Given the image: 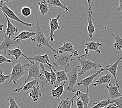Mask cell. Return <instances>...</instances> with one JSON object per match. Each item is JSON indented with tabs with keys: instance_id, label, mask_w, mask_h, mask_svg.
Here are the masks:
<instances>
[{
	"instance_id": "cell-8",
	"label": "cell",
	"mask_w": 122,
	"mask_h": 108,
	"mask_svg": "<svg viewBox=\"0 0 122 108\" xmlns=\"http://www.w3.org/2000/svg\"><path fill=\"white\" fill-rule=\"evenodd\" d=\"M5 38L3 41L0 42V52H5L7 50H11L19 48V44L20 41L15 40L14 38H10L4 33Z\"/></svg>"
},
{
	"instance_id": "cell-11",
	"label": "cell",
	"mask_w": 122,
	"mask_h": 108,
	"mask_svg": "<svg viewBox=\"0 0 122 108\" xmlns=\"http://www.w3.org/2000/svg\"><path fill=\"white\" fill-rule=\"evenodd\" d=\"M23 56L25 58L28 60H31L32 61L38 62L40 63V64H46L47 65V66H50V67L53 68L52 65L50 63V57H49L48 54H45L43 55H38L33 57H28L23 54Z\"/></svg>"
},
{
	"instance_id": "cell-22",
	"label": "cell",
	"mask_w": 122,
	"mask_h": 108,
	"mask_svg": "<svg viewBox=\"0 0 122 108\" xmlns=\"http://www.w3.org/2000/svg\"><path fill=\"white\" fill-rule=\"evenodd\" d=\"M76 95L81 100L84 104V108H88V104L90 101V98L89 96V91H87L86 93H84L81 91L77 90Z\"/></svg>"
},
{
	"instance_id": "cell-16",
	"label": "cell",
	"mask_w": 122,
	"mask_h": 108,
	"mask_svg": "<svg viewBox=\"0 0 122 108\" xmlns=\"http://www.w3.org/2000/svg\"><path fill=\"white\" fill-rule=\"evenodd\" d=\"M107 88L112 100L116 99L122 96V94L118 90L120 86H117L115 84L112 85L111 83H110L107 86Z\"/></svg>"
},
{
	"instance_id": "cell-26",
	"label": "cell",
	"mask_w": 122,
	"mask_h": 108,
	"mask_svg": "<svg viewBox=\"0 0 122 108\" xmlns=\"http://www.w3.org/2000/svg\"><path fill=\"white\" fill-rule=\"evenodd\" d=\"M76 96H77L75 94L71 99L70 98H67L62 100L60 102L57 108H71L72 107V102H73L74 98Z\"/></svg>"
},
{
	"instance_id": "cell-31",
	"label": "cell",
	"mask_w": 122,
	"mask_h": 108,
	"mask_svg": "<svg viewBox=\"0 0 122 108\" xmlns=\"http://www.w3.org/2000/svg\"><path fill=\"white\" fill-rule=\"evenodd\" d=\"M40 68L41 69V70L42 71L43 73L44 79H45L46 83V84L48 83H50L51 80V72H49L48 71L46 70L45 66H44V65L40 64Z\"/></svg>"
},
{
	"instance_id": "cell-39",
	"label": "cell",
	"mask_w": 122,
	"mask_h": 108,
	"mask_svg": "<svg viewBox=\"0 0 122 108\" xmlns=\"http://www.w3.org/2000/svg\"><path fill=\"white\" fill-rule=\"evenodd\" d=\"M120 3V5L117 8V12H122V0H118V1Z\"/></svg>"
},
{
	"instance_id": "cell-17",
	"label": "cell",
	"mask_w": 122,
	"mask_h": 108,
	"mask_svg": "<svg viewBox=\"0 0 122 108\" xmlns=\"http://www.w3.org/2000/svg\"><path fill=\"white\" fill-rule=\"evenodd\" d=\"M4 15L6 17L7 22L6 30V31H4V32L6 34L7 37H9L10 38H14V37L16 33L19 31V29L17 27H15L14 25L11 23L9 17L6 15L4 14Z\"/></svg>"
},
{
	"instance_id": "cell-25",
	"label": "cell",
	"mask_w": 122,
	"mask_h": 108,
	"mask_svg": "<svg viewBox=\"0 0 122 108\" xmlns=\"http://www.w3.org/2000/svg\"><path fill=\"white\" fill-rule=\"evenodd\" d=\"M4 53L5 54L8 55V56H13L15 57V59L16 60L19 59V58L20 57V56H23V55L21 49L19 48H16L11 50H7V51L4 52Z\"/></svg>"
},
{
	"instance_id": "cell-28",
	"label": "cell",
	"mask_w": 122,
	"mask_h": 108,
	"mask_svg": "<svg viewBox=\"0 0 122 108\" xmlns=\"http://www.w3.org/2000/svg\"><path fill=\"white\" fill-rule=\"evenodd\" d=\"M38 4L39 5V10L41 15L46 16L48 13L49 10V4L46 1H45V0L41 1L38 2Z\"/></svg>"
},
{
	"instance_id": "cell-14",
	"label": "cell",
	"mask_w": 122,
	"mask_h": 108,
	"mask_svg": "<svg viewBox=\"0 0 122 108\" xmlns=\"http://www.w3.org/2000/svg\"><path fill=\"white\" fill-rule=\"evenodd\" d=\"M85 45L86 46V48L85 49V55H88L89 51H92L95 52L96 53L98 54H101V51L99 49V47L102 46L103 45L100 43H99V41H90L86 43Z\"/></svg>"
},
{
	"instance_id": "cell-4",
	"label": "cell",
	"mask_w": 122,
	"mask_h": 108,
	"mask_svg": "<svg viewBox=\"0 0 122 108\" xmlns=\"http://www.w3.org/2000/svg\"><path fill=\"white\" fill-rule=\"evenodd\" d=\"M28 72L25 64H23L19 61L13 66L12 72L10 73V79L9 83L13 82L14 85H16L18 80L24 76Z\"/></svg>"
},
{
	"instance_id": "cell-2",
	"label": "cell",
	"mask_w": 122,
	"mask_h": 108,
	"mask_svg": "<svg viewBox=\"0 0 122 108\" xmlns=\"http://www.w3.org/2000/svg\"><path fill=\"white\" fill-rule=\"evenodd\" d=\"M78 60L80 63V66L81 70L78 73V75L81 76L86 73L88 71H90L92 69H97L98 68H102V65L101 63L94 62L90 60L88 58V56L86 55H82L78 57Z\"/></svg>"
},
{
	"instance_id": "cell-30",
	"label": "cell",
	"mask_w": 122,
	"mask_h": 108,
	"mask_svg": "<svg viewBox=\"0 0 122 108\" xmlns=\"http://www.w3.org/2000/svg\"><path fill=\"white\" fill-rule=\"evenodd\" d=\"M95 106L91 108H104L109 106V104H111V99H106L98 102H94Z\"/></svg>"
},
{
	"instance_id": "cell-6",
	"label": "cell",
	"mask_w": 122,
	"mask_h": 108,
	"mask_svg": "<svg viewBox=\"0 0 122 108\" xmlns=\"http://www.w3.org/2000/svg\"><path fill=\"white\" fill-rule=\"evenodd\" d=\"M9 1H0V9H1L2 13L3 14L6 15L9 18L12 19L13 20H14L18 22V23L22 24L24 26H27L28 27H32V24L30 23H28L24 22V21L21 20L16 15L15 13L13 12L12 10L10 9V8L7 6L5 3L10 2Z\"/></svg>"
},
{
	"instance_id": "cell-20",
	"label": "cell",
	"mask_w": 122,
	"mask_h": 108,
	"mask_svg": "<svg viewBox=\"0 0 122 108\" xmlns=\"http://www.w3.org/2000/svg\"><path fill=\"white\" fill-rule=\"evenodd\" d=\"M39 80H32V81L29 82L27 83L26 84H24L23 86H22L21 87H19L18 88H16V89L14 90V91L15 93H18L20 92L21 90H23L24 91H27L28 90H29V89H32V88L34 87L36 85L39 84Z\"/></svg>"
},
{
	"instance_id": "cell-21",
	"label": "cell",
	"mask_w": 122,
	"mask_h": 108,
	"mask_svg": "<svg viewBox=\"0 0 122 108\" xmlns=\"http://www.w3.org/2000/svg\"><path fill=\"white\" fill-rule=\"evenodd\" d=\"M112 79V74H107L103 75L100 76L99 79L93 83V86L96 87L98 85H101L109 83L110 84L111 81Z\"/></svg>"
},
{
	"instance_id": "cell-10",
	"label": "cell",
	"mask_w": 122,
	"mask_h": 108,
	"mask_svg": "<svg viewBox=\"0 0 122 108\" xmlns=\"http://www.w3.org/2000/svg\"><path fill=\"white\" fill-rule=\"evenodd\" d=\"M61 15H62V14L60 13L56 18H49L50 28V32L49 34V38H50L51 42L54 41L55 31L58 29H61V28L59 23V20Z\"/></svg>"
},
{
	"instance_id": "cell-32",
	"label": "cell",
	"mask_w": 122,
	"mask_h": 108,
	"mask_svg": "<svg viewBox=\"0 0 122 108\" xmlns=\"http://www.w3.org/2000/svg\"><path fill=\"white\" fill-rule=\"evenodd\" d=\"M46 68L50 69V70L51 71V80L50 83H51L52 85L55 86V84H56V73H55V71H54L53 68L50 67V66H46Z\"/></svg>"
},
{
	"instance_id": "cell-38",
	"label": "cell",
	"mask_w": 122,
	"mask_h": 108,
	"mask_svg": "<svg viewBox=\"0 0 122 108\" xmlns=\"http://www.w3.org/2000/svg\"><path fill=\"white\" fill-rule=\"evenodd\" d=\"M76 105L78 108H84V104L81 100L78 97L76 99Z\"/></svg>"
},
{
	"instance_id": "cell-12",
	"label": "cell",
	"mask_w": 122,
	"mask_h": 108,
	"mask_svg": "<svg viewBox=\"0 0 122 108\" xmlns=\"http://www.w3.org/2000/svg\"><path fill=\"white\" fill-rule=\"evenodd\" d=\"M121 60H122V56H121L115 63H113L112 65L106 66L104 68H102L100 69L102 71V72L104 71H109L110 73H111L112 75H113L114 77L115 81V85L117 86H119L117 79V71L119 63H120Z\"/></svg>"
},
{
	"instance_id": "cell-1",
	"label": "cell",
	"mask_w": 122,
	"mask_h": 108,
	"mask_svg": "<svg viewBox=\"0 0 122 108\" xmlns=\"http://www.w3.org/2000/svg\"><path fill=\"white\" fill-rule=\"evenodd\" d=\"M41 19V17L37 21V25H36V35L34 38H31V40L36 44V46L38 48H40L42 47H47L55 52V54H58L59 53L58 51L53 48L50 44V38L49 37H46L44 33L41 28L39 23V21Z\"/></svg>"
},
{
	"instance_id": "cell-18",
	"label": "cell",
	"mask_w": 122,
	"mask_h": 108,
	"mask_svg": "<svg viewBox=\"0 0 122 108\" xmlns=\"http://www.w3.org/2000/svg\"><path fill=\"white\" fill-rule=\"evenodd\" d=\"M56 75V82L54 87H57L61 85L63 82L68 81V77L66 74V72L68 70H63L62 71H57L53 69Z\"/></svg>"
},
{
	"instance_id": "cell-9",
	"label": "cell",
	"mask_w": 122,
	"mask_h": 108,
	"mask_svg": "<svg viewBox=\"0 0 122 108\" xmlns=\"http://www.w3.org/2000/svg\"><path fill=\"white\" fill-rule=\"evenodd\" d=\"M91 1H87V3L89 5V10L88 13V27H87V31L88 32L89 37L90 38H93V35L95 32L96 28L94 26L92 19V15L93 10L92 8V5L91 4Z\"/></svg>"
},
{
	"instance_id": "cell-41",
	"label": "cell",
	"mask_w": 122,
	"mask_h": 108,
	"mask_svg": "<svg viewBox=\"0 0 122 108\" xmlns=\"http://www.w3.org/2000/svg\"><path fill=\"white\" fill-rule=\"evenodd\" d=\"M4 24H2L0 23V31H2L3 30V28H4Z\"/></svg>"
},
{
	"instance_id": "cell-36",
	"label": "cell",
	"mask_w": 122,
	"mask_h": 108,
	"mask_svg": "<svg viewBox=\"0 0 122 108\" xmlns=\"http://www.w3.org/2000/svg\"><path fill=\"white\" fill-rule=\"evenodd\" d=\"M111 104H115L117 108H122V96L116 99H111Z\"/></svg>"
},
{
	"instance_id": "cell-15",
	"label": "cell",
	"mask_w": 122,
	"mask_h": 108,
	"mask_svg": "<svg viewBox=\"0 0 122 108\" xmlns=\"http://www.w3.org/2000/svg\"><path fill=\"white\" fill-rule=\"evenodd\" d=\"M101 72L102 71L100 70H98L95 74L91 75L90 76L83 79L80 82L77 83V85L79 86H83L86 88L87 91H89V86L92 84L94 79H95L96 77L98 76Z\"/></svg>"
},
{
	"instance_id": "cell-24",
	"label": "cell",
	"mask_w": 122,
	"mask_h": 108,
	"mask_svg": "<svg viewBox=\"0 0 122 108\" xmlns=\"http://www.w3.org/2000/svg\"><path fill=\"white\" fill-rule=\"evenodd\" d=\"M36 35V32H29L27 31H21L19 34L14 38L15 40H18L19 41H21L23 40H25L29 39L30 38Z\"/></svg>"
},
{
	"instance_id": "cell-34",
	"label": "cell",
	"mask_w": 122,
	"mask_h": 108,
	"mask_svg": "<svg viewBox=\"0 0 122 108\" xmlns=\"http://www.w3.org/2000/svg\"><path fill=\"white\" fill-rule=\"evenodd\" d=\"M21 14L25 17H29L31 14V10L29 7L24 6L21 8Z\"/></svg>"
},
{
	"instance_id": "cell-5",
	"label": "cell",
	"mask_w": 122,
	"mask_h": 108,
	"mask_svg": "<svg viewBox=\"0 0 122 108\" xmlns=\"http://www.w3.org/2000/svg\"><path fill=\"white\" fill-rule=\"evenodd\" d=\"M30 62V64H26L27 69L28 72V75L24 82V84H26L29 80L31 78H34L35 80L39 79L43 75V72H41V69L40 66V63L38 62L32 61L28 60Z\"/></svg>"
},
{
	"instance_id": "cell-43",
	"label": "cell",
	"mask_w": 122,
	"mask_h": 108,
	"mask_svg": "<svg viewBox=\"0 0 122 108\" xmlns=\"http://www.w3.org/2000/svg\"><path fill=\"white\" fill-rule=\"evenodd\" d=\"M122 66H120V69H122Z\"/></svg>"
},
{
	"instance_id": "cell-27",
	"label": "cell",
	"mask_w": 122,
	"mask_h": 108,
	"mask_svg": "<svg viewBox=\"0 0 122 108\" xmlns=\"http://www.w3.org/2000/svg\"><path fill=\"white\" fill-rule=\"evenodd\" d=\"M46 2L49 5H51V6L54 7H60L62 8L63 10L65 11V12H67L71 8L70 7L66 6L65 5L62 4L59 0H48V1H46Z\"/></svg>"
},
{
	"instance_id": "cell-7",
	"label": "cell",
	"mask_w": 122,
	"mask_h": 108,
	"mask_svg": "<svg viewBox=\"0 0 122 108\" xmlns=\"http://www.w3.org/2000/svg\"><path fill=\"white\" fill-rule=\"evenodd\" d=\"M79 68H80V65L74 67L71 70L67 71L68 85L67 87H66V90L68 91L75 93L77 91L75 88V85L77 84L78 76V71Z\"/></svg>"
},
{
	"instance_id": "cell-19",
	"label": "cell",
	"mask_w": 122,
	"mask_h": 108,
	"mask_svg": "<svg viewBox=\"0 0 122 108\" xmlns=\"http://www.w3.org/2000/svg\"><path fill=\"white\" fill-rule=\"evenodd\" d=\"M42 93L40 90L39 84L36 85L31 89V91L29 93V97L32 98L33 102L37 101L41 96H42Z\"/></svg>"
},
{
	"instance_id": "cell-33",
	"label": "cell",
	"mask_w": 122,
	"mask_h": 108,
	"mask_svg": "<svg viewBox=\"0 0 122 108\" xmlns=\"http://www.w3.org/2000/svg\"><path fill=\"white\" fill-rule=\"evenodd\" d=\"M7 100L10 102V108H20L16 102L15 99L12 96H10L7 98Z\"/></svg>"
},
{
	"instance_id": "cell-3",
	"label": "cell",
	"mask_w": 122,
	"mask_h": 108,
	"mask_svg": "<svg viewBox=\"0 0 122 108\" xmlns=\"http://www.w3.org/2000/svg\"><path fill=\"white\" fill-rule=\"evenodd\" d=\"M74 55L71 53L64 52L63 54H55L53 55L54 61L53 62L55 66H61L64 70H68L71 63L74 60Z\"/></svg>"
},
{
	"instance_id": "cell-29",
	"label": "cell",
	"mask_w": 122,
	"mask_h": 108,
	"mask_svg": "<svg viewBox=\"0 0 122 108\" xmlns=\"http://www.w3.org/2000/svg\"><path fill=\"white\" fill-rule=\"evenodd\" d=\"M114 38L115 42L113 43V47L115 49L118 51H121L122 52V38H121L120 35L117 36L115 35L113 33H111Z\"/></svg>"
},
{
	"instance_id": "cell-40",
	"label": "cell",
	"mask_w": 122,
	"mask_h": 108,
	"mask_svg": "<svg viewBox=\"0 0 122 108\" xmlns=\"http://www.w3.org/2000/svg\"><path fill=\"white\" fill-rule=\"evenodd\" d=\"M104 108H117V107L115 104H110V106H107V107H105Z\"/></svg>"
},
{
	"instance_id": "cell-42",
	"label": "cell",
	"mask_w": 122,
	"mask_h": 108,
	"mask_svg": "<svg viewBox=\"0 0 122 108\" xmlns=\"http://www.w3.org/2000/svg\"><path fill=\"white\" fill-rule=\"evenodd\" d=\"M72 108H75L74 104V101H73V102H72Z\"/></svg>"
},
{
	"instance_id": "cell-37",
	"label": "cell",
	"mask_w": 122,
	"mask_h": 108,
	"mask_svg": "<svg viewBox=\"0 0 122 108\" xmlns=\"http://www.w3.org/2000/svg\"><path fill=\"white\" fill-rule=\"evenodd\" d=\"M3 63H12V60L10 59H9L5 57L4 56H3L1 54H0V64Z\"/></svg>"
},
{
	"instance_id": "cell-23",
	"label": "cell",
	"mask_w": 122,
	"mask_h": 108,
	"mask_svg": "<svg viewBox=\"0 0 122 108\" xmlns=\"http://www.w3.org/2000/svg\"><path fill=\"white\" fill-rule=\"evenodd\" d=\"M66 83V81L63 82L59 86L51 90V95L53 97L57 99H59L61 97L63 94L64 88V85H65Z\"/></svg>"
},
{
	"instance_id": "cell-13",
	"label": "cell",
	"mask_w": 122,
	"mask_h": 108,
	"mask_svg": "<svg viewBox=\"0 0 122 108\" xmlns=\"http://www.w3.org/2000/svg\"><path fill=\"white\" fill-rule=\"evenodd\" d=\"M58 52L59 54H63L64 52L71 53L74 56H78L79 55L78 52L74 49L71 43L70 42H63V45L60 47Z\"/></svg>"
},
{
	"instance_id": "cell-35",
	"label": "cell",
	"mask_w": 122,
	"mask_h": 108,
	"mask_svg": "<svg viewBox=\"0 0 122 108\" xmlns=\"http://www.w3.org/2000/svg\"><path fill=\"white\" fill-rule=\"evenodd\" d=\"M10 74H9V75H5L3 73V71L1 69H0V84L4 83L7 80H10Z\"/></svg>"
}]
</instances>
